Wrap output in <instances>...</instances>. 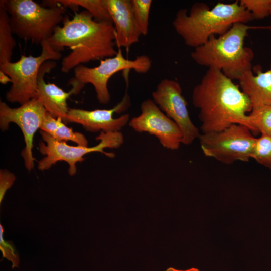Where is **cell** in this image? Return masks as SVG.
Returning a JSON list of instances; mask_svg holds the SVG:
<instances>
[{
    "instance_id": "1",
    "label": "cell",
    "mask_w": 271,
    "mask_h": 271,
    "mask_svg": "<svg viewBox=\"0 0 271 271\" xmlns=\"http://www.w3.org/2000/svg\"><path fill=\"white\" fill-rule=\"evenodd\" d=\"M63 22L48 40L56 51L61 52L65 47L71 50L62 60V72L68 73L79 65L116 54V32L112 22L96 20L85 10L75 11L71 19L65 16Z\"/></svg>"
},
{
    "instance_id": "2",
    "label": "cell",
    "mask_w": 271,
    "mask_h": 271,
    "mask_svg": "<svg viewBox=\"0 0 271 271\" xmlns=\"http://www.w3.org/2000/svg\"><path fill=\"white\" fill-rule=\"evenodd\" d=\"M202 133L221 131L234 124L249 128L252 106L239 85L221 71L208 68L192 92Z\"/></svg>"
},
{
    "instance_id": "3",
    "label": "cell",
    "mask_w": 271,
    "mask_h": 271,
    "mask_svg": "<svg viewBox=\"0 0 271 271\" xmlns=\"http://www.w3.org/2000/svg\"><path fill=\"white\" fill-rule=\"evenodd\" d=\"M253 19L251 14L238 1L218 2L211 9L204 3L196 2L189 12L185 9L179 10L172 25L185 44L195 49L212 37L223 35L234 24H247Z\"/></svg>"
},
{
    "instance_id": "4",
    "label": "cell",
    "mask_w": 271,
    "mask_h": 271,
    "mask_svg": "<svg viewBox=\"0 0 271 271\" xmlns=\"http://www.w3.org/2000/svg\"><path fill=\"white\" fill-rule=\"evenodd\" d=\"M251 28L247 24H234L223 35L213 36L205 44L194 49L192 59L199 65L217 69L231 80H239L253 69V51L244 45Z\"/></svg>"
},
{
    "instance_id": "5",
    "label": "cell",
    "mask_w": 271,
    "mask_h": 271,
    "mask_svg": "<svg viewBox=\"0 0 271 271\" xmlns=\"http://www.w3.org/2000/svg\"><path fill=\"white\" fill-rule=\"evenodd\" d=\"M43 3L44 6L32 0H5L14 34L36 44L52 37L64 19L66 7L52 1Z\"/></svg>"
},
{
    "instance_id": "6",
    "label": "cell",
    "mask_w": 271,
    "mask_h": 271,
    "mask_svg": "<svg viewBox=\"0 0 271 271\" xmlns=\"http://www.w3.org/2000/svg\"><path fill=\"white\" fill-rule=\"evenodd\" d=\"M152 63L150 58L146 55L138 56L133 60L126 58L119 48L115 56L101 59L97 66L88 67L81 64L76 67L73 69L74 76L68 81V85L72 86L70 90L73 95H77L85 84H92L99 102L106 104L111 99L108 82L113 75L126 70L146 73L151 68Z\"/></svg>"
},
{
    "instance_id": "7",
    "label": "cell",
    "mask_w": 271,
    "mask_h": 271,
    "mask_svg": "<svg viewBox=\"0 0 271 271\" xmlns=\"http://www.w3.org/2000/svg\"><path fill=\"white\" fill-rule=\"evenodd\" d=\"M40 133L43 142L38 145L39 152L44 156L38 163V169L43 171L50 168L58 161H65L69 165L68 173L71 176L76 174L77 162L85 159L84 156L90 153L100 152L107 157L113 158L115 154L104 151L105 148L114 149L120 147L124 142L123 134L120 131L100 132L96 137L99 143L93 147L70 146L65 142L57 141L45 132Z\"/></svg>"
},
{
    "instance_id": "8",
    "label": "cell",
    "mask_w": 271,
    "mask_h": 271,
    "mask_svg": "<svg viewBox=\"0 0 271 271\" xmlns=\"http://www.w3.org/2000/svg\"><path fill=\"white\" fill-rule=\"evenodd\" d=\"M41 53L38 56L22 55L17 61L0 64V71L11 79L12 85L6 99L12 103L24 104L35 97L41 66L46 61L59 60L62 54L55 50L48 40L41 44Z\"/></svg>"
},
{
    "instance_id": "9",
    "label": "cell",
    "mask_w": 271,
    "mask_h": 271,
    "mask_svg": "<svg viewBox=\"0 0 271 271\" xmlns=\"http://www.w3.org/2000/svg\"><path fill=\"white\" fill-rule=\"evenodd\" d=\"M198 139L206 156L231 164L249 161L257 138L247 127L234 124L221 131L202 133Z\"/></svg>"
},
{
    "instance_id": "10",
    "label": "cell",
    "mask_w": 271,
    "mask_h": 271,
    "mask_svg": "<svg viewBox=\"0 0 271 271\" xmlns=\"http://www.w3.org/2000/svg\"><path fill=\"white\" fill-rule=\"evenodd\" d=\"M41 103L35 98L21 105L17 108H11L5 102H0V128L7 130L11 123L17 124L21 129L25 143L21 153L24 164L28 171L34 166L35 158L33 156V138L40 128L46 114Z\"/></svg>"
},
{
    "instance_id": "11",
    "label": "cell",
    "mask_w": 271,
    "mask_h": 271,
    "mask_svg": "<svg viewBox=\"0 0 271 271\" xmlns=\"http://www.w3.org/2000/svg\"><path fill=\"white\" fill-rule=\"evenodd\" d=\"M153 101L180 129L182 144H192L200 135L199 129L191 120L187 102L182 95L180 84L176 80H162L152 92Z\"/></svg>"
},
{
    "instance_id": "12",
    "label": "cell",
    "mask_w": 271,
    "mask_h": 271,
    "mask_svg": "<svg viewBox=\"0 0 271 271\" xmlns=\"http://www.w3.org/2000/svg\"><path fill=\"white\" fill-rule=\"evenodd\" d=\"M141 113L133 117L129 125L138 132H147L155 136L165 148L175 150L182 144L183 136L177 124L168 117L152 99L144 100Z\"/></svg>"
},
{
    "instance_id": "13",
    "label": "cell",
    "mask_w": 271,
    "mask_h": 271,
    "mask_svg": "<svg viewBox=\"0 0 271 271\" xmlns=\"http://www.w3.org/2000/svg\"><path fill=\"white\" fill-rule=\"evenodd\" d=\"M130 104V97L125 94L121 101L111 109L86 110L69 108L64 123L81 124L86 130L92 132L120 131L128 122L129 115L126 114L114 118L113 114L124 112Z\"/></svg>"
},
{
    "instance_id": "14",
    "label": "cell",
    "mask_w": 271,
    "mask_h": 271,
    "mask_svg": "<svg viewBox=\"0 0 271 271\" xmlns=\"http://www.w3.org/2000/svg\"><path fill=\"white\" fill-rule=\"evenodd\" d=\"M56 65L55 61H48L41 66L34 98L41 103L47 112L54 118H61L64 123L69 109L67 101L73 93L71 90L66 92L55 84L46 83L44 80V75L49 73Z\"/></svg>"
},
{
    "instance_id": "15",
    "label": "cell",
    "mask_w": 271,
    "mask_h": 271,
    "mask_svg": "<svg viewBox=\"0 0 271 271\" xmlns=\"http://www.w3.org/2000/svg\"><path fill=\"white\" fill-rule=\"evenodd\" d=\"M109 12L119 48L128 49L142 35L133 15L130 0H107Z\"/></svg>"
},
{
    "instance_id": "16",
    "label": "cell",
    "mask_w": 271,
    "mask_h": 271,
    "mask_svg": "<svg viewBox=\"0 0 271 271\" xmlns=\"http://www.w3.org/2000/svg\"><path fill=\"white\" fill-rule=\"evenodd\" d=\"M246 72L239 81V86L249 100L252 109L271 106V69L262 72L260 66Z\"/></svg>"
},
{
    "instance_id": "17",
    "label": "cell",
    "mask_w": 271,
    "mask_h": 271,
    "mask_svg": "<svg viewBox=\"0 0 271 271\" xmlns=\"http://www.w3.org/2000/svg\"><path fill=\"white\" fill-rule=\"evenodd\" d=\"M40 129L57 141H70L78 145L88 146V140L83 134L74 131L72 128L65 125L61 118H54L48 112H46Z\"/></svg>"
},
{
    "instance_id": "18",
    "label": "cell",
    "mask_w": 271,
    "mask_h": 271,
    "mask_svg": "<svg viewBox=\"0 0 271 271\" xmlns=\"http://www.w3.org/2000/svg\"><path fill=\"white\" fill-rule=\"evenodd\" d=\"M9 14L5 0L0 1V64L11 62L16 42L13 36Z\"/></svg>"
},
{
    "instance_id": "19",
    "label": "cell",
    "mask_w": 271,
    "mask_h": 271,
    "mask_svg": "<svg viewBox=\"0 0 271 271\" xmlns=\"http://www.w3.org/2000/svg\"><path fill=\"white\" fill-rule=\"evenodd\" d=\"M55 4L61 5L65 7H70L73 10L78 9V7H83L99 21L112 22L108 10L107 0H61L52 1Z\"/></svg>"
},
{
    "instance_id": "20",
    "label": "cell",
    "mask_w": 271,
    "mask_h": 271,
    "mask_svg": "<svg viewBox=\"0 0 271 271\" xmlns=\"http://www.w3.org/2000/svg\"><path fill=\"white\" fill-rule=\"evenodd\" d=\"M248 118L249 129L252 133L271 136V106L252 109Z\"/></svg>"
},
{
    "instance_id": "21",
    "label": "cell",
    "mask_w": 271,
    "mask_h": 271,
    "mask_svg": "<svg viewBox=\"0 0 271 271\" xmlns=\"http://www.w3.org/2000/svg\"><path fill=\"white\" fill-rule=\"evenodd\" d=\"M132 11L136 22L142 35L148 33L149 14L152 1L130 0Z\"/></svg>"
},
{
    "instance_id": "22",
    "label": "cell",
    "mask_w": 271,
    "mask_h": 271,
    "mask_svg": "<svg viewBox=\"0 0 271 271\" xmlns=\"http://www.w3.org/2000/svg\"><path fill=\"white\" fill-rule=\"evenodd\" d=\"M251 158L271 169V136L261 134L256 139Z\"/></svg>"
},
{
    "instance_id": "23",
    "label": "cell",
    "mask_w": 271,
    "mask_h": 271,
    "mask_svg": "<svg viewBox=\"0 0 271 271\" xmlns=\"http://www.w3.org/2000/svg\"><path fill=\"white\" fill-rule=\"evenodd\" d=\"M239 2L251 14L254 19H262L270 15L271 0H240Z\"/></svg>"
},
{
    "instance_id": "24",
    "label": "cell",
    "mask_w": 271,
    "mask_h": 271,
    "mask_svg": "<svg viewBox=\"0 0 271 271\" xmlns=\"http://www.w3.org/2000/svg\"><path fill=\"white\" fill-rule=\"evenodd\" d=\"M1 245L0 249L2 252L3 257L6 258L12 263V268L18 267L19 263V255L16 251L14 245L10 241H5L3 239V227L1 225Z\"/></svg>"
},
{
    "instance_id": "25",
    "label": "cell",
    "mask_w": 271,
    "mask_h": 271,
    "mask_svg": "<svg viewBox=\"0 0 271 271\" xmlns=\"http://www.w3.org/2000/svg\"><path fill=\"white\" fill-rule=\"evenodd\" d=\"M16 177L14 174L6 169L0 171V202L3 200L7 190L14 184Z\"/></svg>"
},
{
    "instance_id": "26",
    "label": "cell",
    "mask_w": 271,
    "mask_h": 271,
    "mask_svg": "<svg viewBox=\"0 0 271 271\" xmlns=\"http://www.w3.org/2000/svg\"><path fill=\"white\" fill-rule=\"evenodd\" d=\"M11 82V79L8 75L4 72L0 71V82L3 84H6L8 82Z\"/></svg>"
},
{
    "instance_id": "27",
    "label": "cell",
    "mask_w": 271,
    "mask_h": 271,
    "mask_svg": "<svg viewBox=\"0 0 271 271\" xmlns=\"http://www.w3.org/2000/svg\"><path fill=\"white\" fill-rule=\"evenodd\" d=\"M178 271H200V270L196 268L193 267V268H189V269H185V270L178 269Z\"/></svg>"
},
{
    "instance_id": "28",
    "label": "cell",
    "mask_w": 271,
    "mask_h": 271,
    "mask_svg": "<svg viewBox=\"0 0 271 271\" xmlns=\"http://www.w3.org/2000/svg\"><path fill=\"white\" fill-rule=\"evenodd\" d=\"M164 271H178V269L173 267H169Z\"/></svg>"
},
{
    "instance_id": "29",
    "label": "cell",
    "mask_w": 271,
    "mask_h": 271,
    "mask_svg": "<svg viewBox=\"0 0 271 271\" xmlns=\"http://www.w3.org/2000/svg\"><path fill=\"white\" fill-rule=\"evenodd\" d=\"M266 28L271 31V24L269 25L268 26L266 27Z\"/></svg>"
},
{
    "instance_id": "30",
    "label": "cell",
    "mask_w": 271,
    "mask_h": 271,
    "mask_svg": "<svg viewBox=\"0 0 271 271\" xmlns=\"http://www.w3.org/2000/svg\"><path fill=\"white\" fill-rule=\"evenodd\" d=\"M270 15H271V12H270Z\"/></svg>"
}]
</instances>
